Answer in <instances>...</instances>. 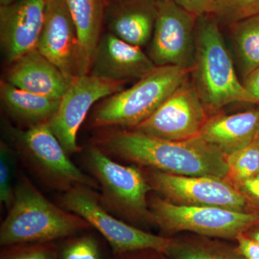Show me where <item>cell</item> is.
I'll list each match as a JSON object with an SVG mask.
<instances>
[{
  "mask_svg": "<svg viewBox=\"0 0 259 259\" xmlns=\"http://www.w3.org/2000/svg\"><path fill=\"white\" fill-rule=\"evenodd\" d=\"M16 156L5 142L0 145V201L6 208L9 209L15 199L14 183Z\"/></svg>",
  "mask_w": 259,
  "mask_h": 259,
  "instance_id": "484cf974",
  "label": "cell"
},
{
  "mask_svg": "<svg viewBox=\"0 0 259 259\" xmlns=\"http://www.w3.org/2000/svg\"><path fill=\"white\" fill-rule=\"evenodd\" d=\"M258 141H259V136H258Z\"/></svg>",
  "mask_w": 259,
  "mask_h": 259,
  "instance_id": "e575fe53",
  "label": "cell"
},
{
  "mask_svg": "<svg viewBox=\"0 0 259 259\" xmlns=\"http://www.w3.org/2000/svg\"><path fill=\"white\" fill-rule=\"evenodd\" d=\"M236 250L244 259H259V243L241 233L236 238Z\"/></svg>",
  "mask_w": 259,
  "mask_h": 259,
  "instance_id": "f546056e",
  "label": "cell"
},
{
  "mask_svg": "<svg viewBox=\"0 0 259 259\" xmlns=\"http://www.w3.org/2000/svg\"><path fill=\"white\" fill-rule=\"evenodd\" d=\"M74 79L35 49L10 65L5 80L29 93L61 99Z\"/></svg>",
  "mask_w": 259,
  "mask_h": 259,
  "instance_id": "e0dca14e",
  "label": "cell"
},
{
  "mask_svg": "<svg viewBox=\"0 0 259 259\" xmlns=\"http://www.w3.org/2000/svg\"><path fill=\"white\" fill-rule=\"evenodd\" d=\"M151 190L182 205L211 206L234 210L256 211L227 179L187 177L141 168Z\"/></svg>",
  "mask_w": 259,
  "mask_h": 259,
  "instance_id": "9c48e42d",
  "label": "cell"
},
{
  "mask_svg": "<svg viewBox=\"0 0 259 259\" xmlns=\"http://www.w3.org/2000/svg\"><path fill=\"white\" fill-rule=\"evenodd\" d=\"M233 60L243 79L259 68V15L230 25Z\"/></svg>",
  "mask_w": 259,
  "mask_h": 259,
  "instance_id": "44dd1931",
  "label": "cell"
},
{
  "mask_svg": "<svg viewBox=\"0 0 259 259\" xmlns=\"http://www.w3.org/2000/svg\"><path fill=\"white\" fill-rule=\"evenodd\" d=\"M190 78L208 117L236 102L258 104L238 77L221 25L212 14L197 19L195 59Z\"/></svg>",
  "mask_w": 259,
  "mask_h": 259,
  "instance_id": "7a4b0ae2",
  "label": "cell"
},
{
  "mask_svg": "<svg viewBox=\"0 0 259 259\" xmlns=\"http://www.w3.org/2000/svg\"><path fill=\"white\" fill-rule=\"evenodd\" d=\"M37 49L70 79L79 76L77 30L64 0H47Z\"/></svg>",
  "mask_w": 259,
  "mask_h": 259,
  "instance_id": "5bb4252c",
  "label": "cell"
},
{
  "mask_svg": "<svg viewBox=\"0 0 259 259\" xmlns=\"http://www.w3.org/2000/svg\"><path fill=\"white\" fill-rule=\"evenodd\" d=\"M72 17L79 40V76L90 74L97 44L102 36L108 0H64Z\"/></svg>",
  "mask_w": 259,
  "mask_h": 259,
  "instance_id": "d6986e66",
  "label": "cell"
},
{
  "mask_svg": "<svg viewBox=\"0 0 259 259\" xmlns=\"http://www.w3.org/2000/svg\"><path fill=\"white\" fill-rule=\"evenodd\" d=\"M8 132L19 157L47 188L61 193L76 185L100 190L97 181L69 159L49 123L25 129L12 128Z\"/></svg>",
  "mask_w": 259,
  "mask_h": 259,
  "instance_id": "8992f818",
  "label": "cell"
},
{
  "mask_svg": "<svg viewBox=\"0 0 259 259\" xmlns=\"http://www.w3.org/2000/svg\"><path fill=\"white\" fill-rule=\"evenodd\" d=\"M245 234L259 243V223L245 232Z\"/></svg>",
  "mask_w": 259,
  "mask_h": 259,
  "instance_id": "d6a6232c",
  "label": "cell"
},
{
  "mask_svg": "<svg viewBox=\"0 0 259 259\" xmlns=\"http://www.w3.org/2000/svg\"><path fill=\"white\" fill-rule=\"evenodd\" d=\"M83 163L100 185V203L107 211L129 224L155 225L148 199L152 190L141 168L118 163L93 145Z\"/></svg>",
  "mask_w": 259,
  "mask_h": 259,
  "instance_id": "277c9868",
  "label": "cell"
},
{
  "mask_svg": "<svg viewBox=\"0 0 259 259\" xmlns=\"http://www.w3.org/2000/svg\"><path fill=\"white\" fill-rule=\"evenodd\" d=\"M108 1H109V0H108Z\"/></svg>",
  "mask_w": 259,
  "mask_h": 259,
  "instance_id": "d590c367",
  "label": "cell"
},
{
  "mask_svg": "<svg viewBox=\"0 0 259 259\" xmlns=\"http://www.w3.org/2000/svg\"><path fill=\"white\" fill-rule=\"evenodd\" d=\"M213 16L227 27L259 15V0H215Z\"/></svg>",
  "mask_w": 259,
  "mask_h": 259,
  "instance_id": "d4e9b609",
  "label": "cell"
},
{
  "mask_svg": "<svg viewBox=\"0 0 259 259\" xmlns=\"http://www.w3.org/2000/svg\"><path fill=\"white\" fill-rule=\"evenodd\" d=\"M0 97L5 112L26 128L49 123L60 105L61 99L41 96L25 91L3 80Z\"/></svg>",
  "mask_w": 259,
  "mask_h": 259,
  "instance_id": "ffe728a7",
  "label": "cell"
},
{
  "mask_svg": "<svg viewBox=\"0 0 259 259\" xmlns=\"http://www.w3.org/2000/svg\"><path fill=\"white\" fill-rule=\"evenodd\" d=\"M228 174L226 179L232 184L248 180L259 171V141L226 156Z\"/></svg>",
  "mask_w": 259,
  "mask_h": 259,
  "instance_id": "cb8c5ba5",
  "label": "cell"
},
{
  "mask_svg": "<svg viewBox=\"0 0 259 259\" xmlns=\"http://www.w3.org/2000/svg\"><path fill=\"white\" fill-rule=\"evenodd\" d=\"M47 0H16L0 6V44L10 65L37 49Z\"/></svg>",
  "mask_w": 259,
  "mask_h": 259,
  "instance_id": "4fadbf2b",
  "label": "cell"
},
{
  "mask_svg": "<svg viewBox=\"0 0 259 259\" xmlns=\"http://www.w3.org/2000/svg\"><path fill=\"white\" fill-rule=\"evenodd\" d=\"M199 136L228 156L258 139L259 110L209 116Z\"/></svg>",
  "mask_w": 259,
  "mask_h": 259,
  "instance_id": "ac0fdd59",
  "label": "cell"
},
{
  "mask_svg": "<svg viewBox=\"0 0 259 259\" xmlns=\"http://www.w3.org/2000/svg\"><path fill=\"white\" fill-rule=\"evenodd\" d=\"M162 254L163 253L153 250H136L112 253V259H162Z\"/></svg>",
  "mask_w": 259,
  "mask_h": 259,
  "instance_id": "4dcf8cb0",
  "label": "cell"
},
{
  "mask_svg": "<svg viewBox=\"0 0 259 259\" xmlns=\"http://www.w3.org/2000/svg\"><path fill=\"white\" fill-rule=\"evenodd\" d=\"M15 1H16V0H0V6L11 4V3H14Z\"/></svg>",
  "mask_w": 259,
  "mask_h": 259,
  "instance_id": "836d02e7",
  "label": "cell"
},
{
  "mask_svg": "<svg viewBox=\"0 0 259 259\" xmlns=\"http://www.w3.org/2000/svg\"><path fill=\"white\" fill-rule=\"evenodd\" d=\"M155 225L167 233L192 232L201 236L236 238L259 223V211L182 205L153 195L148 198Z\"/></svg>",
  "mask_w": 259,
  "mask_h": 259,
  "instance_id": "52a82bcc",
  "label": "cell"
},
{
  "mask_svg": "<svg viewBox=\"0 0 259 259\" xmlns=\"http://www.w3.org/2000/svg\"><path fill=\"white\" fill-rule=\"evenodd\" d=\"M171 259H244L236 249L205 238L172 239L165 252Z\"/></svg>",
  "mask_w": 259,
  "mask_h": 259,
  "instance_id": "7402d4cb",
  "label": "cell"
},
{
  "mask_svg": "<svg viewBox=\"0 0 259 259\" xmlns=\"http://www.w3.org/2000/svg\"><path fill=\"white\" fill-rule=\"evenodd\" d=\"M197 19L172 0H158L148 54L153 64L190 71L195 59Z\"/></svg>",
  "mask_w": 259,
  "mask_h": 259,
  "instance_id": "8fae6325",
  "label": "cell"
},
{
  "mask_svg": "<svg viewBox=\"0 0 259 259\" xmlns=\"http://www.w3.org/2000/svg\"><path fill=\"white\" fill-rule=\"evenodd\" d=\"M76 233L57 241L56 259H112L101 238L93 232Z\"/></svg>",
  "mask_w": 259,
  "mask_h": 259,
  "instance_id": "603a6c76",
  "label": "cell"
},
{
  "mask_svg": "<svg viewBox=\"0 0 259 259\" xmlns=\"http://www.w3.org/2000/svg\"><path fill=\"white\" fill-rule=\"evenodd\" d=\"M156 66L141 48L108 32L102 35L97 44L90 74L127 82L141 79Z\"/></svg>",
  "mask_w": 259,
  "mask_h": 259,
  "instance_id": "9a60e30c",
  "label": "cell"
},
{
  "mask_svg": "<svg viewBox=\"0 0 259 259\" xmlns=\"http://www.w3.org/2000/svg\"><path fill=\"white\" fill-rule=\"evenodd\" d=\"M59 203L98 232L112 253L153 250L164 254L171 242V238L148 233L116 217L102 205L99 192L91 187L74 186L61 193Z\"/></svg>",
  "mask_w": 259,
  "mask_h": 259,
  "instance_id": "ba28073f",
  "label": "cell"
},
{
  "mask_svg": "<svg viewBox=\"0 0 259 259\" xmlns=\"http://www.w3.org/2000/svg\"><path fill=\"white\" fill-rule=\"evenodd\" d=\"M190 72L177 66H156L131 88L104 99L92 115V127L135 128L157 110Z\"/></svg>",
  "mask_w": 259,
  "mask_h": 259,
  "instance_id": "5b68a950",
  "label": "cell"
},
{
  "mask_svg": "<svg viewBox=\"0 0 259 259\" xmlns=\"http://www.w3.org/2000/svg\"><path fill=\"white\" fill-rule=\"evenodd\" d=\"M126 81H115L91 74L76 76L64 95L49 127L67 154L79 153L77 144L80 127L97 102L125 89Z\"/></svg>",
  "mask_w": 259,
  "mask_h": 259,
  "instance_id": "30bf717a",
  "label": "cell"
},
{
  "mask_svg": "<svg viewBox=\"0 0 259 259\" xmlns=\"http://www.w3.org/2000/svg\"><path fill=\"white\" fill-rule=\"evenodd\" d=\"M57 242L2 246L0 259H56Z\"/></svg>",
  "mask_w": 259,
  "mask_h": 259,
  "instance_id": "4316f807",
  "label": "cell"
},
{
  "mask_svg": "<svg viewBox=\"0 0 259 259\" xmlns=\"http://www.w3.org/2000/svg\"><path fill=\"white\" fill-rule=\"evenodd\" d=\"M233 185L244 196L250 207L259 211V171L248 180Z\"/></svg>",
  "mask_w": 259,
  "mask_h": 259,
  "instance_id": "83f0119b",
  "label": "cell"
},
{
  "mask_svg": "<svg viewBox=\"0 0 259 259\" xmlns=\"http://www.w3.org/2000/svg\"><path fill=\"white\" fill-rule=\"evenodd\" d=\"M196 18L212 14L215 0H172Z\"/></svg>",
  "mask_w": 259,
  "mask_h": 259,
  "instance_id": "f1b7e54d",
  "label": "cell"
},
{
  "mask_svg": "<svg viewBox=\"0 0 259 259\" xmlns=\"http://www.w3.org/2000/svg\"><path fill=\"white\" fill-rule=\"evenodd\" d=\"M93 146L112 159L187 177L226 179V155L200 136L185 141L156 139L132 129L103 128Z\"/></svg>",
  "mask_w": 259,
  "mask_h": 259,
  "instance_id": "6da1fadb",
  "label": "cell"
},
{
  "mask_svg": "<svg viewBox=\"0 0 259 259\" xmlns=\"http://www.w3.org/2000/svg\"><path fill=\"white\" fill-rule=\"evenodd\" d=\"M243 86L259 103V68L250 72L242 80Z\"/></svg>",
  "mask_w": 259,
  "mask_h": 259,
  "instance_id": "1f68e13d",
  "label": "cell"
},
{
  "mask_svg": "<svg viewBox=\"0 0 259 259\" xmlns=\"http://www.w3.org/2000/svg\"><path fill=\"white\" fill-rule=\"evenodd\" d=\"M158 0H109L105 24L109 32L136 47L147 45L152 37Z\"/></svg>",
  "mask_w": 259,
  "mask_h": 259,
  "instance_id": "2e32d148",
  "label": "cell"
},
{
  "mask_svg": "<svg viewBox=\"0 0 259 259\" xmlns=\"http://www.w3.org/2000/svg\"><path fill=\"white\" fill-rule=\"evenodd\" d=\"M15 185L14 201L0 226L1 246L57 242L93 228L51 202L23 174Z\"/></svg>",
  "mask_w": 259,
  "mask_h": 259,
  "instance_id": "3957f363",
  "label": "cell"
},
{
  "mask_svg": "<svg viewBox=\"0 0 259 259\" xmlns=\"http://www.w3.org/2000/svg\"><path fill=\"white\" fill-rule=\"evenodd\" d=\"M208 116L190 76L148 118L132 130L166 141L197 137Z\"/></svg>",
  "mask_w": 259,
  "mask_h": 259,
  "instance_id": "7c38bea8",
  "label": "cell"
}]
</instances>
